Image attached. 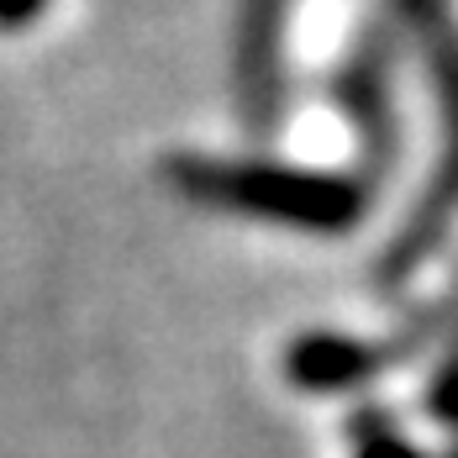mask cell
I'll return each instance as SVG.
<instances>
[{
	"label": "cell",
	"instance_id": "8",
	"mask_svg": "<svg viewBox=\"0 0 458 458\" xmlns=\"http://www.w3.org/2000/svg\"><path fill=\"white\" fill-rule=\"evenodd\" d=\"M43 5L47 0H0V32H16V27H27V21H38Z\"/></svg>",
	"mask_w": 458,
	"mask_h": 458
},
{
	"label": "cell",
	"instance_id": "2",
	"mask_svg": "<svg viewBox=\"0 0 458 458\" xmlns=\"http://www.w3.org/2000/svg\"><path fill=\"white\" fill-rule=\"evenodd\" d=\"M411 21L421 27V43H427V64H432V80L443 90V111H448V138H454V153L443 158V174L432 180L421 211L401 227V242L390 248L385 259V284H395L401 275H411L416 264L432 253V242L443 237L448 216L458 211V38L443 27V5L437 0H406Z\"/></svg>",
	"mask_w": 458,
	"mask_h": 458
},
{
	"label": "cell",
	"instance_id": "7",
	"mask_svg": "<svg viewBox=\"0 0 458 458\" xmlns=\"http://www.w3.org/2000/svg\"><path fill=\"white\" fill-rule=\"evenodd\" d=\"M359 432H364V443H359V458H421L411 443L390 437V432H385V421H359Z\"/></svg>",
	"mask_w": 458,
	"mask_h": 458
},
{
	"label": "cell",
	"instance_id": "9",
	"mask_svg": "<svg viewBox=\"0 0 458 458\" xmlns=\"http://www.w3.org/2000/svg\"><path fill=\"white\" fill-rule=\"evenodd\" d=\"M454 458H458V454H454Z\"/></svg>",
	"mask_w": 458,
	"mask_h": 458
},
{
	"label": "cell",
	"instance_id": "6",
	"mask_svg": "<svg viewBox=\"0 0 458 458\" xmlns=\"http://www.w3.org/2000/svg\"><path fill=\"white\" fill-rule=\"evenodd\" d=\"M427 406H432V416H437V421H454V427H458V353L443 364V374L432 379Z\"/></svg>",
	"mask_w": 458,
	"mask_h": 458
},
{
	"label": "cell",
	"instance_id": "3",
	"mask_svg": "<svg viewBox=\"0 0 458 458\" xmlns=\"http://www.w3.org/2000/svg\"><path fill=\"white\" fill-rule=\"evenodd\" d=\"M427 327L401 332L390 343H359V337H337V332H317V337H301L284 359V374L301 385V390H348V385H364L374 374L406 359L421 348Z\"/></svg>",
	"mask_w": 458,
	"mask_h": 458
},
{
	"label": "cell",
	"instance_id": "5",
	"mask_svg": "<svg viewBox=\"0 0 458 458\" xmlns=\"http://www.w3.org/2000/svg\"><path fill=\"white\" fill-rule=\"evenodd\" d=\"M337 90L348 100V111H353V122H359V132H364L374 164H385V158H390V132H395V122H390V100H385V58H379V47H369V53H359V58L348 64V74H343Z\"/></svg>",
	"mask_w": 458,
	"mask_h": 458
},
{
	"label": "cell",
	"instance_id": "4",
	"mask_svg": "<svg viewBox=\"0 0 458 458\" xmlns=\"http://www.w3.org/2000/svg\"><path fill=\"white\" fill-rule=\"evenodd\" d=\"M237 85H242V106H248L253 132H269L279 90V0H248V11H242Z\"/></svg>",
	"mask_w": 458,
	"mask_h": 458
},
{
	"label": "cell",
	"instance_id": "1",
	"mask_svg": "<svg viewBox=\"0 0 458 458\" xmlns=\"http://www.w3.org/2000/svg\"><path fill=\"white\" fill-rule=\"evenodd\" d=\"M169 180L190 200L242 211L306 232H343L364 216L369 190L337 174H306V169H275V164H222V158H174Z\"/></svg>",
	"mask_w": 458,
	"mask_h": 458
}]
</instances>
